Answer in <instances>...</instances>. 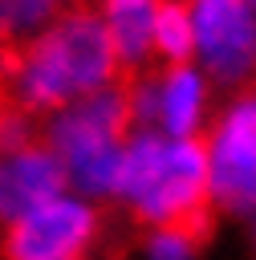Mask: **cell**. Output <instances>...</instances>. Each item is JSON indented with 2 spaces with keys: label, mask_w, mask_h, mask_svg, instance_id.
I'll use <instances>...</instances> for the list:
<instances>
[{
  "label": "cell",
  "mask_w": 256,
  "mask_h": 260,
  "mask_svg": "<svg viewBox=\"0 0 256 260\" xmlns=\"http://www.w3.org/2000/svg\"><path fill=\"white\" fill-rule=\"evenodd\" d=\"M8 98L28 114H57L69 102L122 77L114 45L93 8H69L33 41L0 53Z\"/></svg>",
  "instance_id": "obj_1"
},
{
  "label": "cell",
  "mask_w": 256,
  "mask_h": 260,
  "mask_svg": "<svg viewBox=\"0 0 256 260\" xmlns=\"http://www.w3.org/2000/svg\"><path fill=\"white\" fill-rule=\"evenodd\" d=\"M130 126H134L130 77H118V81L69 102L65 110H57L49 118V126L41 130V138L61 158L65 179L77 183V191L114 195L118 162H122V146L130 138Z\"/></svg>",
  "instance_id": "obj_2"
},
{
  "label": "cell",
  "mask_w": 256,
  "mask_h": 260,
  "mask_svg": "<svg viewBox=\"0 0 256 260\" xmlns=\"http://www.w3.org/2000/svg\"><path fill=\"white\" fill-rule=\"evenodd\" d=\"M130 211L158 228H175L187 236L207 240L211 236V179H207V142L203 134L195 138H167L158 167L150 171L146 187L130 199Z\"/></svg>",
  "instance_id": "obj_3"
},
{
  "label": "cell",
  "mask_w": 256,
  "mask_h": 260,
  "mask_svg": "<svg viewBox=\"0 0 256 260\" xmlns=\"http://www.w3.org/2000/svg\"><path fill=\"white\" fill-rule=\"evenodd\" d=\"M203 142L211 203L219 211L256 215V81L236 89L232 106Z\"/></svg>",
  "instance_id": "obj_4"
},
{
  "label": "cell",
  "mask_w": 256,
  "mask_h": 260,
  "mask_svg": "<svg viewBox=\"0 0 256 260\" xmlns=\"http://www.w3.org/2000/svg\"><path fill=\"white\" fill-rule=\"evenodd\" d=\"M102 219L81 199H53L8 223L0 260H81L98 244Z\"/></svg>",
  "instance_id": "obj_5"
},
{
  "label": "cell",
  "mask_w": 256,
  "mask_h": 260,
  "mask_svg": "<svg viewBox=\"0 0 256 260\" xmlns=\"http://www.w3.org/2000/svg\"><path fill=\"white\" fill-rule=\"evenodd\" d=\"M191 24L211 81L236 89L256 81V12L244 0H191Z\"/></svg>",
  "instance_id": "obj_6"
},
{
  "label": "cell",
  "mask_w": 256,
  "mask_h": 260,
  "mask_svg": "<svg viewBox=\"0 0 256 260\" xmlns=\"http://www.w3.org/2000/svg\"><path fill=\"white\" fill-rule=\"evenodd\" d=\"M65 167L61 158L49 150L45 138H33L28 146L0 154V219L12 223L53 199H61L65 191Z\"/></svg>",
  "instance_id": "obj_7"
},
{
  "label": "cell",
  "mask_w": 256,
  "mask_h": 260,
  "mask_svg": "<svg viewBox=\"0 0 256 260\" xmlns=\"http://www.w3.org/2000/svg\"><path fill=\"white\" fill-rule=\"evenodd\" d=\"M158 0H102V28L114 45L122 77L150 69V32H154Z\"/></svg>",
  "instance_id": "obj_8"
},
{
  "label": "cell",
  "mask_w": 256,
  "mask_h": 260,
  "mask_svg": "<svg viewBox=\"0 0 256 260\" xmlns=\"http://www.w3.org/2000/svg\"><path fill=\"white\" fill-rule=\"evenodd\" d=\"M203 126V77L191 65L158 69L154 130L167 138H195Z\"/></svg>",
  "instance_id": "obj_9"
},
{
  "label": "cell",
  "mask_w": 256,
  "mask_h": 260,
  "mask_svg": "<svg viewBox=\"0 0 256 260\" xmlns=\"http://www.w3.org/2000/svg\"><path fill=\"white\" fill-rule=\"evenodd\" d=\"M195 53V24H191V0H158L154 32H150V57H158V69L187 65Z\"/></svg>",
  "instance_id": "obj_10"
},
{
  "label": "cell",
  "mask_w": 256,
  "mask_h": 260,
  "mask_svg": "<svg viewBox=\"0 0 256 260\" xmlns=\"http://www.w3.org/2000/svg\"><path fill=\"white\" fill-rule=\"evenodd\" d=\"M53 4L57 0H0V28H4V49H16L45 32L53 24Z\"/></svg>",
  "instance_id": "obj_11"
},
{
  "label": "cell",
  "mask_w": 256,
  "mask_h": 260,
  "mask_svg": "<svg viewBox=\"0 0 256 260\" xmlns=\"http://www.w3.org/2000/svg\"><path fill=\"white\" fill-rule=\"evenodd\" d=\"M199 248H203L199 236H187L175 228H158L150 236V260H195Z\"/></svg>",
  "instance_id": "obj_12"
},
{
  "label": "cell",
  "mask_w": 256,
  "mask_h": 260,
  "mask_svg": "<svg viewBox=\"0 0 256 260\" xmlns=\"http://www.w3.org/2000/svg\"><path fill=\"white\" fill-rule=\"evenodd\" d=\"M244 4H248V8H252V12H256V0H244Z\"/></svg>",
  "instance_id": "obj_13"
},
{
  "label": "cell",
  "mask_w": 256,
  "mask_h": 260,
  "mask_svg": "<svg viewBox=\"0 0 256 260\" xmlns=\"http://www.w3.org/2000/svg\"><path fill=\"white\" fill-rule=\"evenodd\" d=\"M0 53H4V28H0Z\"/></svg>",
  "instance_id": "obj_14"
}]
</instances>
